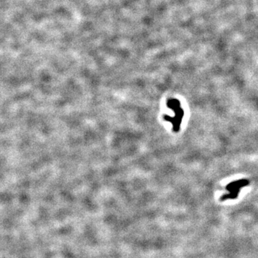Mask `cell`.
<instances>
[{"label": "cell", "mask_w": 258, "mask_h": 258, "mask_svg": "<svg viewBox=\"0 0 258 258\" xmlns=\"http://www.w3.org/2000/svg\"><path fill=\"white\" fill-rule=\"evenodd\" d=\"M168 107L170 108L171 110H173L175 113L174 117H169L168 115H166L165 119L167 121L171 122L173 124L174 131L177 132L179 131L180 129V124L182 121V118L184 115V110L180 107V102L177 99H171L169 100L167 103Z\"/></svg>", "instance_id": "6da1fadb"}, {"label": "cell", "mask_w": 258, "mask_h": 258, "mask_svg": "<svg viewBox=\"0 0 258 258\" xmlns=\"http://www.w3.org/2000/svg\"><path fill=\"white\" fill-rule=\"evenodd\" d=\"M249 184V180L247 179H239L237 181H232V182L229 183L227 186V189L229 191L228 194L224 195L221 198L222 200L227 199H235L237 197L238 193H239V190L241 188H243L245 186H247Z\"/></svg>", "instance_id": "7a4b0ae2"}]
</instances>
